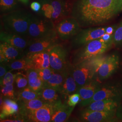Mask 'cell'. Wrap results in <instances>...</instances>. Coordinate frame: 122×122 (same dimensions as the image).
<instances>
[{"instance_id":"1","label":"cell","mask_w":122,"mask_h":122,"mask_svg":"<svg viewBox=\"0 0 122 122\" xmlns=\"http://www.w3.org/2000/svg\"><path fill=\"white\" fill-rule=\"evenodd\" d=\"M122 11V0H76L70 16L87 28L106 23Z\"/></svg>"},{"instance_id":"2","label":"cell","mask_w":122,"mask_h":122,"mask_svg":"<svg viewBox=\"0 0 122 122\" xmlns=\"http://www.w3.org/2000/svg\"><path fill=\"white\" fill-rule=\"evenodd\" d=\"M33 15L24 10H13L3 15L1 20L4 31L28 37Z\"/></svg>"},{"instance_id":"3","label":"cell","mask_w":122,"mask_h":122,"mask_svg":"<svg viewBox=\"0 0 122 122\" xmlns=\"http://www.w3.org/2000/svg\"><path fill=\"white\" fill-rule=\"evenodd\" d=\"M111 45L106 43L100 38L92 41L82 47L76 49L72 57L71 65H76L103 54L110 48Z\"/></svg>"},{"instance_id":"4","label":"cell","mask_w":122,"mask_h":122,"mask_svg":"<svg viewBox=\"0 0 122 122\" xmlns=\"http://www.w3.org/2000/svg\"><path fill=\"white\" fill-rule=\"evenodd\" d=\"M50 66L55 71L70 69L71 63L69 59V51L63 45L57 44L49 50Z\"/></svg>"},{"instance_id":"5","label":"cell","mask_w":122,"mask_h":122,"mask_svg":"<svg viewBox=\"0 0 122 122\" xmlns=\"http://www.w3.org/2000/svg\"><path fill=\"white\" fill-rule=\"evenodd\" d=\"M56 30L52 20L43 16H32L29 27L28 37L37 39L45 36Z\"/></svg>"},{"instance_id":"6","label":"cell","mask_w":122,"mask_h":122,"mask_svg":"<svg viewBox=\"0 0 122 122\" xmlns=\"http://www.w3.org/2000/svg\"><path fill=\"white\" fill-rule=\"evenodd\" d=\"M70 71L76 81L78 89L93 80L96 79L97 71L89 60L72 65Z\"/></svg>"},{"instance_id":"7","label":"cell","mask_w":122,"mask_h":122,"mask_svg":"<svg viewBox=\"0 0 122 122\" xmlns=\"http://www.w3.org/2000/svg\"><path fill=\"white\" fill-rule=\"evenodd\" d=\"M106 27H91L81 29L71 39V48L77 49L94 40L100 38L105 33Z\"/></svg>"},{"instance_id":"8","label":"cell","mask_w":122,"mask_h":122,"mask_svg":"<svg viewBox=\"0 0 122 122\" xmlns=\"http://www.w3.org/2000/svg\"><path fill=\"white\" fill-rule=\"evenodd\" d=\"M58 39L57 32L55 30L45 36L33 39L30 45L24 51L25 55L27 56L48 50L58 44Z\"/></svg>"},{"instance_id":"9","label":"cell","mask_w":122,"mask_h":122,"mask_svg":"<svg viewBox=\"0 0 122 122\" xmlns=\"http://www.w3.org/2000/svg\"><path fill=\"white\" fill-rule=\"evenodd\" d=\"M77 21L71 16L63 19L55 26L57 35L62 41L71 39L81 30Z\"/></svg>"},{"instance_id":"10","label":"cell","mask_w":122,"mask_h":122,"mask_svg":"<svg viewBox=\"0 0 122 122\" xmlns=\"http://www.w3.org/2000/svg\"><path fill=\"white\" fill-rule=\"evenodd\" d=\"M116 111H95L84 109L79 113L78 118L81 122H113L118 121Z\"/></svg>"},{"instance_id":"11","label":"cell","mask_w":122,"mask_h":122,"mask_svg":"<svg viewBox=\"0 0 122 122\" xmlns=\"http://www.w3.org/2000/svg\"><path fill=\"white\" fill-rule=\"evenodd\" d=\"M122 98V84H106L101 85L97 90L92 99L87 103V105L92 102L106 99Z\"/></svg>"},{"instance_id":"12","label":"cell","mask_w":122,"mask_h":122,"mask_svg":"<svg viewBox=\"0 0 122 122\" xmlns=\"http://www.w3.org/2000/svg\"><path fill=\"white\" fill-rule=\"evenodd\" d=\"M119 64V57L118 54L107 56L97 72V80L100 81L109 78L118 69Z\"/></svg>"},{"instance_id":"13","label":"cell","mask_w":122,"mask_h":122,"mask_svg":"<svg viewBox=\"0 0 122 122\" xmlns=\"http://www.w3.org/2000/svg\"><path fill=\"white\" fill-rule=\"evenodd\" d=\"M53 106L54 103H48L39 109L30 112L24 118L26 122H51Z\"/></svg>"},{"instance_id":"14","label":"cell","mask_w":122,"mask_h":122,"mask_svg":"<svg viewBox=\"0 0 122 122\" xmlns=\"http://www.w3.org/2000/svg\"><path fill=\"white\" fill-rule=\"evenodd\" d=\"M0 43L9 44L16 48L25 51L31 43L32 39L17 34L1 31L0 33Z\"/></svg>"},{"instance_id":"15","label":"cell","mask_w":122,"mask_h":122,"mask_svg":"<svg viewBox=\"0 0 122 122\" xmlns=\"http://www.w3.org/2000/svg\"><path fill=\"white\" fill-rule=\"evenodd\" d=\"M51 3L53 8L51 20L55 26L61 20L67 16L68 14H71L72 6L65 0H51Z\"/></svg>"},{"instance_id":"16","label":"cell","mask_w":122,"mask_h":122,"mask_svg":"<svg viewBox=\"0 0 122 122\" xmlns=\"http://www.w3.org/2000/svg\"><path fill=\"white\" fill-rule=\"evenodd\" d=\"M101 86L100 81L95 79L79 88L77 93L80 96V106L85 107L87 103L90 100L97 90Z\"/></svg>"},{"instance_id":"17","label":"cell","mask_w":122,"mask_h":122,"mask_svg":"<svg viewBox=\"0 0 122 122\" xmlns=\"http://www.w3.org/2000/svg\"><path fill=\"white\" fill-rule=\"evenodd\" d=\"M75 107H71L66 102L63 103L61 100L54 103L53 112L51 122H64L67 121L73 111Z\"/></svg>"},{"instance_id":"18","label":"cell","mask_w":122,"mask_h":122,"mask_svg":"<svg viewBox=\"0 0 122 122\" xmlns=\"http://www.w3.org/2000/svg\"><path fill=\"white\" fill-rule=\"evenodd\" d=\"M119 99H106L92 102L85 106V109L95 111H111L117 109L120 105Z\"/></svg>"},{"instance_id":"19","label":"cell","mask_w":122,"mask_h":122,"mask_svg":"<svg viewBox=\"0 0 122 122\" xmlns=\"http://www.w3.org/2000/svg\"><path fill=\"white\" fill-rule=\"evenodd\" d=\"M18 103L19 105V111L18 113L19 117L24 119V117L29 113L39 109L48 103L39 98L31 100L18 101Z\"/></svg>"},{"instance_id":"20","label":"cell","mask_w":122,"mask_h":122,"mask_svg":"<svg viewBox=\"0 0 122 122\" xmlns=\"http://www.w3.org/2000/svg\"><path fill=\"white\" fill-rule=\"evenodd\" d=\"M49 50L27 55L29 57L31 69L40 70L50 67Z\"/></svg>"},{"instance_id":"21","label":"cell","mask_w":122,"mask_h":122,"mask_svg":"<svg viewBox=\"0 0 122 122\" xmlns=\"http://www.w3.org/2000/svg\"><path fill=\"white\" fill-rule=\"evenodd\" d=\"M0 54L4 56L6 63L20 59L25 56L24 51L5 43H0Z\"/></svg>"},{"instance_id":"22","label":"cell","mask_w":122,"mask_h":122,"mask_svg":"<svg viewBox=\"0 0 122 122\" xmlns=\"http://www.w3.org/2000/svg\"><path fill=\"white\" fill-rule=\"evenodd\" d=\"M78 90V86L71 71L65 79L64 82L60 89L61 99L67 100L69 96L75 93Z\"/></svg>"},{"instance_id":"23","label":"cell","mask_w":122,"mask_h":122,"mask_svg":"<svg viewBox=\"0 0 122 122\" xmlns=\"http://www.w3.org/2000/svg\"><path fill=\"white\" fill-rule=\"evenodd\" d=\"M19 111V105L17 102L11 99L5 98L0 108V120L8 116L18 114Z\"/></svg>"},{"instance_id":"24","label":"cell","mask_w":122,"mask_h":122,"mask_svg":"<svg viewBox=\"0 0 122 122\" xmlns=\"http://www.w3.org/2000/svg\"><path fill=\"white\" fill-rule=\"evenodd\" d=\"M28 86L33 91L39 92L44 87V82L39 77L37 70L30 69L26 71Z\"/></svg>"},{"instance_id":"25","label":"cell","mask_w":122,"mask_h":122,"mask_svg":"<svg viewBox=\"0 0 122 122\" xmlns=\"http://www.w3.org/2000/svg\"><path fill=\"white\" fill-rule=\"evenodd\" d=\"M70 70L62 71H55L48 81L44 83V86L51 87L60 91L61 86L64 83Z\"/></svg>"},{"instance_id":"26","label":"cell","mask_w":122,"mask_h":122,"mask_svg":"<svg viewBox=\"0 0 122 122\" xmlns=\"http://www.w3.org/2000/svg\"><path fill=\"white\" fill-rule=\"evenodd\" d=\"M39 93L40 98L46 103H55L61 100L60 92L52 88L44 86Z\"/></svg>"},{"instance_id":"27","label":"cell","mask_w":122,"mask_h":122,"mask_svg":"<svg viewBox=\"0 0 122 122\" xmlns=\"http://www.w3.org/2000/svg\"><path fill=\"white\" fill-rule=\"evenodd\" d=\"M9 70H27L31 69L29 57L25 56L20 59L6 63Z\"/></svg>"},{"instance_id":"28","label":"cell","mask_w":122,"mask_h":122,"mask_svg":"<svg viewBox=\"0 0 122 122\" xmlns=\"http://www.w3.org/2000/svg\"><path fill=\"white\" fill-rule=\"evenodd\" d=\"M39 98H40L39 92H35L29 86H27L19 91L16 100L18 101L31 100Z\"/></svg>"},{"instance_id":"29","label":"cell","mask_w":122,"mask_h":122,"mask_svg":"<svg viewBox=\"0 0 122 122\" xmlns=\"http://www.w3.org/2000/svg\"><path fill=\"white\" fill-rule=\"evenodd\" d=\"M17 3L15 0H0L1 12L7 13L16 9Z\"/></svg>"},{"instance_id":"30","label":"cell","mask_w":122,"mask_h":122,"mask_svg":"<svg viewBox=\"0 0 122 122\" xmlns=\"http://www.w3.org/2000/svg\"><path fill=\"white\" fill-rule=\"evenodd\" d=\"M15 83L19 90L28 86V81L26 75L21 72L16 73Z\"/></svg>"},{"instance_id":"31","label":"cell","mask_w":122,"mask_h":122,"mask_svg":"<svg viewBox=\"0 0 122 122\" xmlns=\"http://www.w3.org/2000/svg\"><path fill=\"white\" fill-rule=\"evenodd\" d=\"M0 93L3 97L11 99H15V92L13 85L1 86Z\"/></svg>"},{"instance_id":"32","label":"cell","mask_w":122,"mask_h":122,"mask_svg":"<svg viewBox=\"0 0 122 122\" xmlns=\"http://www.w3.org/2000/svg\"><path fill=\"white\" fill-rule=\"evenodd\" d=\"M113 44L116 46H122V21L118 25L113 34Z\"/></svg>"},{"instance_id":"33","label":"cell","mask_w":122,"mask_h":122,"mask_svg":"<svg viewBox=\"0 0 122 122\" xmlns=\"http://www.w3.org/2000/svg\"><path fill=\"white\" fill-rule=\"evenodd\" d=\"M16 73L13 74L11 71H8L3 79L0 81V86L13 85L15 82Z\"/></svg>"},{"instance_id":"34","label":"cell","mask_w":122,"mask_h":122,"mask_svg":"<svg viewBox=\"0 0 122 122\" xmlns=\"http://www.w3.org/2000/svg\"><path fill=\"white\" fill-rule=\"evenodd\" d=\"M37 71L39 77L43 81L44 83L48 81L52 76V74L55 71L50 67L40 70H38Z\"/></svg>"},{"instance_id":"35","label":"cell","mask_w":122,"mask_h":122,"mask_svg":"<svg viewBox=\"0 0 122 122\" xmlns=\"http://www.w3.org/2000/svg\"><path fill=\"white\" fill-rule=\"evenodd\" d=\"M80 95L76 92L69 96L66 102L70 106L75 107L80 102Z\"/></svg>"},{"instance_id":"36","label":"cell","mask_w":122,"mask_h":122,"mask_svg":"<svg viewBox=\"0 0 122 122\" xmlns=\"http://www.w3.org/2000/svg\"><path fill=\"white\" fill-rule=\"evenodd\" d=\"M9 70L8 66L6 65V63H0V81H1L5 75L8 71V70Z\"/></svg>"},{"instance_id":"37","label":"cell","mask_w":122,"mask_h":122,"mask_svg":"<svg viewBox=\"0 0 122 122\" xmlns=\"http://www.w3.org/2000/svg\"><path fill=\"white\" fill-rule=\"evenodd\" d=\"M100 38L106 43L110 44H113V35H111L107 33H105Z\"/></svg>"},{"instance_id":"38","label":"cell","mask_w":122,"mask_h":122,"mask_svg":"<svg viewBox=\"0 0 122 122\" xmlns=\"http://www.w3.org/2000/svg\"><path fill=\"white\" fill-rule=\"evenodd\" d=\"M31 9L35 12H39L41 8V5L38 1H34L30 5Z\"/></svg>"},{"instance_id":"39","label":"cell","mask_w":122,"mask_h":122,"mask_svg":"<svg viewBox=\"0 0 122 122\" xmlns=\"http://www.w3.org/2000/svg\"><path fill=\"white\" fill-rule=\"evenodd\" d=\"M26 122L25 120L21 118L17 117L14 119H3L0 120V122Z\"/></svg>"},{"instance_id":"40","label":"cell","mask_w":122,"mask_h":122,"mask_svg":"<svg viewBox=\"0 0 122 122\" xmlns=\"http://www.w3.org/2000/svg\"><path fill=\"white\" fill-rule=\"evenodd\" d=\"M117 26L116 25H114L113 26H108L106 27L105 29V33L108 34L109 35H113L116 29Z\"/></svg>"},{"instance_id":"41","label":"cell","mask_w":122,"mask_h":122,"mask_svg":"<svg viewBox=\"0 0 122 122\" xmlns=\"http://www.w3.org/2000/svg\"><path fill=\"white\" fill-rule=\"evenodd\" d=\"M116 116L118 120L122 121V105H120L116 111Z\"/></svg>"}]
</instances>
